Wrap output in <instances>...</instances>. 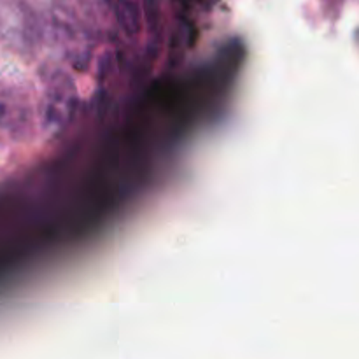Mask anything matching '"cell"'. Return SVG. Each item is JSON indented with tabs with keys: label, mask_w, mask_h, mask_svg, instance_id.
I'll use <instances>...</instances> for the list:
<instances>
[{
	"label": "cell",
	"mask_w": 359,
	"mask_h": 359,
	"mask_svg": "<svg viewBox=\"0 0 359 359\" xmlns=\"http://www.w3.org/2000/svg\"><path fill=\"white\" fill-rule=\"evenodd\" d=\"M118 20L121 23L123 30L128 35H135L140 28V11L133 0H118Z\"/></svg>",
	"instance_id": "6da1fadb"
}]
</instances>
